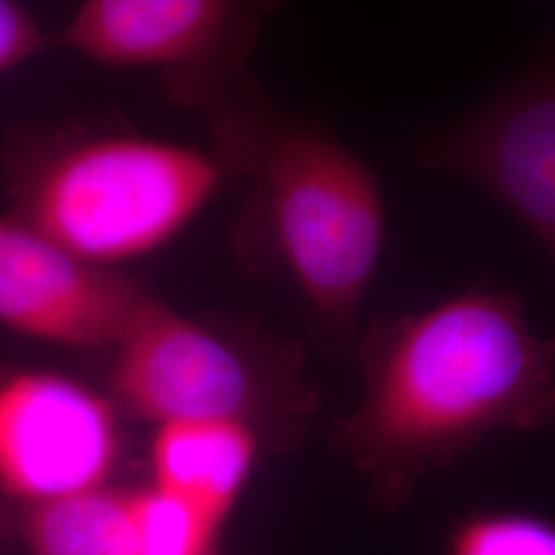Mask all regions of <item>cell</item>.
<instances>
[{"label":"cell","mask_w":555,"mask_h":555,"mask_svg":"<svg viewBox=\"0 0 555 555\" xmlns=\"http://www.w3.org/2000/svg\"><path fill=\"white\" fill-rule=\"evenodd\" d=\"M358 358L362 396L334 442L387 511L492 435L555 424V339L537 336L511 291L474 286L378 319Z\"/></svg>","instance_id":"obj_1"},{"label":"cell","mask_w":555,"mask_h":555,"mask_svg":"<svg viewBox=\"0 0 555 555\" xmlns=\"http://www.w3.org/2000/svg\"><path fill=\"white\" fill-rule=\"evenodd\" d=\"M231 153L247 157L266 238L319 337L348 346L385 243L375 171L315 124L266 119L256 137L231 121Z\"/></svg>","instance_id":"obj_2"},{"label":"cell","mask_w":555,"mask_h":555,"mask_svg":"<svg viewBox=\"0 0 555 555\" xmlns=\"http://www.w3.org/2000/svg\"><path fill=\"white\" fill-rule=\"evenodd\" d=\"M220 178L222 163L171 140H70L21 163L13 215L68 254L116 270L178 237Z\"/></svg>","instance_id":"obj_3"},{"label":"cell","mask_w":555,"mask_h":555,"mask_svg":"<svg viewBox=\"0 0 555 555\" xmlns=\"http://www.w3.org/2000/svg\"><path fill=\"white\" fill-rule=\"evenodd\" d=\"M112 387L134 416L235 420L297 438L318 408L300 375V354L278 344L259 357L235 337L160 302L146 309L114 350Z\"/></svg>","instance_id":"obj_4"},{"label":"cell","mask_w":555,"mask_h":555,"mask_svg":"<svg viewBox=\"0 0 555 555\" xmlns=\"http://www.w3.org/2000/svg\"><path fill=\"white\" fill-rule=\"evenodd\" d=\"M426 169L476 185L555 259V56L416 142Z\"/></svg>","instance_id":"obj_5"},{"label":"cell","mask_w":555,"mask_h":555,"mask_svg":"<svg viewBox=\"0 0 555 555\" xmlns=\"http://www.w3.org/2000/svg\"><path fill=\"white\" fill-rule=\"evenodd\" d=\"M119 449L109 399L75 378L23 369L0 377V490L25 506L105 486Z\"/></svg>","instance_id":"obj_6"},{"label":"cell","mask_w":555,"mask_h":555,"mask_svg":"<svg viewBox=\"0 0 555 555\" xmlns=\"http://www.w3.org/2000/svg\"><path fill=\"white\" fill-rule=\"evenodd\" d=\"M139 282L0 217V325L38 341L116 350L155 302Z\"/></svg>","instance_id":"obj_7"},{"label":"cell","mask_w":555,"mask_h":555,"mask_svg":"<svg viewBox=\"0 0 555 555\" xmlns=\"http://www.w3.org/2000/svg\"><path fill=\"white\" fill-rule=\"evenodd\" d=\"M241 17L227 0H87L59 41L112 68L185 70L233 40Z\"/></svg>","instance_id":"obj_8"},{"label":"cell","mask_w":555,"mask_h":555,"mask_svg":"<svg viewBox=\"0 0 555 555\" xmlns=\"http://www.w3.org/2000/svg\"><path fill=\"white\" fill-rule=\"evenodd\" d=\"M258 430L235 420H176L157 426L155 488L220 525L251 474Z\"/></svg>","instance_id":"obj_9"},{"label":"cell","mask_w":555,"mask_h":555,"mask_svg":"<svg viewBox=\"0 0 555 555\" xmlns=\"http://www.w3.org/2000/svg\"><path fill=\"white\" fill-rule=\"evenodd\" d=\"M21 537L29 555H137L134 490L100 486L25 506Z\"/></svg>","instance_id":"obj_10"},{"label":"cell","mask_w":555,"mask_h":555,"mask_svg":"<svg viewBox=\"0 0 555 555\" xmlns=\"http://www.w3.org/2000/svg\"><path fill=\"white\" fill-rule=\"evenodd\" d=\"M442 555H555V518L515 506L476 508L449 525Z\"/></svg>","instance_id":"obj_11"},{"label":"cell","mask_w":555,"mask_h":555,"mask_svg":"<svg viewBox=\"0 0 555 555\" xmlns=\"http://www.w3.org/2000/svg\"><path fill=\"white\" fill-rule=\"evenodd\" d=\"M137 555H215L220 525L155 486L134 490Z\"/></svg>","instance_id":"obj_12"},{"label":"cell","mask_w":555,"mask_h":555,"mask_svg":"<svg viewBox=\"0 0 555 555\" xmlns=\"http://www.w3.org/2000/svg\"><path fill=\"white\" fill-rule=\"evenodd\" d=\"M48 43L40 23L17 2L0 0V75L36 56Z\"/></svg>","instance_id":"obj_13"}]
</instances>
